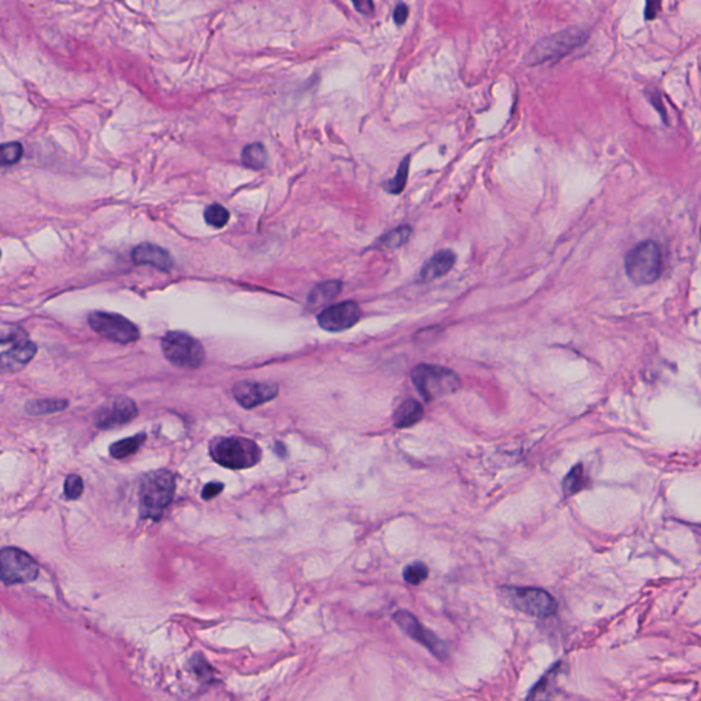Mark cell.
Returning <instances> with one entry per match:
<instances>
[{"label": "cell", "mask_w": 701, "mask_h": 701, "mask_svg": "<svg viewBox=\"0 0 701 701\" xmlns=\"http://www.w3.org/2000/svg\"><path fill=\"white\" fill-rule=\"evenodd\" d=\"M176 492V478L170 471L158 470L147 474L140 486V515L159 520Z\"/></svg>", "instance_id": "cell-1"}, {"label": "cell", "mask_w": 701, "mask_h": 701, "mask_svg": "<svg viewBox=\"0 0 701 701\" xmlns=\"http://www.w3.org/2000/svg\"><path fill=\"white\" fill-rule=\"evenodd\" d=\"M261 454L258 444L244 437H218L210 444L214 462L226 468H252L261 461Z\"/></svg>", "instance_id": "cell-2"}, {"label": "cell", "mask_w": 701, "mask_h": 701, "mask_svg": "<svg viewBox=\"0 0 701 701\" xmlns=\"http://www.w3.org/2000/svg\"><path fill=\"white\" fill-rule=\"evenodd\" d=\"M627 277L636 285H651L661 273V251L652 240L633 247L625 258Z\"/></svg>", "instance_id": "cell-3"}, {"label": "cell", "mask_w": 701, "mask_h": 701, "mask_svg": "<svg viewBox=\"0 0 701 701\" xmlns=\"http://www.w3.org/2000/svg\"><path fill=\"white\" fill-rule=\"evenodd\" d=\"M411 378L424 400L431 402L455 393L461 386L458 374L450 369L434 365L417 366Z\"/></svg>", "instance_id": "cell-4"}, {"label": "cell", "mask_w": 701, "mask_h": 701, "mask_svg": "<svg viewBox=\"0 0 701 701\" xmlns=\"http://www.w3.org/2000/svg\"><path fill=\"white\" fill-rule=\"evenodd\" d=\"M162 351L169 362L184 369H197L206 359L199 340L184 331H169L162 338Z\"/></svg>", "instance_id": "cell-5"}, {"label": "cell", "mask_w": 701, "mask_h": 701, "mask_svg": "<svg viewBox=\"0 0 701 701\" xmlns=\"http://www.w3.org/2000/svg\"><path fill=\"white\" fill-rule=\"evenodd\" d=\"M39 564L25 551L7 547L0 550V581L7 585L28 584L39 577Z\"/></svg>", "instance_id": "cell-6"}, {"label": "cell", "mask_w": 701, "mask_h": 701, "mask_svg": "<svg viewBox=\"0 0 701 701\" xmlns=\"http://www.w3.org/2000/svg\"><path fill=\"white\" fill-rule=\"evenodd\" d=\"M503 592L506 595V599L523 613L537 618H548L558 611V603L555 597L541 588L511 586L504 588Z\"/></svg>", "instance_id": "cell-7"}, {"label": "cell", "mask_w": 701, "mask_h": 701, "mask_svg": "<svg viewBox=\"0 0 701 701\" xmlns=\"http://www.w3.org/2000/svg\"><path fill=\"white\" fill-rule=\"evenodd\" d=\"M88 322L97 334L118 344H131L140 337L138 327L119 314L96 311L88 317Z\"/></svg>", "instance_id": "cell-8"}, {"label": "cell", "mask_w": 701, "mask_h": 701, "mask_svg": "<svg viewBox=\"0 0 701 701\" xmlns=\"http://www.w3.org/2000/svg\"><path fill=\"white\" fill-rule=\"evenodd\" d=\"M393 620L399 627L407 633L413 640L420 643L426 650H429L437 659L444 660L448 654V647L444 641L436 637L429 629H426L421 622L409 611H397L393 613Z\"/></svg>", "instance_id": "cell-9"}, {"label": "cell", "mask_w": 701, "mask_h": 701, "mask_svg": "<svg viewBox=\"0 0 701 701\" xmlns=\"http://www.w3.org/2000/svg\"><path fill=\"white\" fill-rule=\"evenodd\" d=\"M585 39L586 35L584 32L568 29L537 43L533 48L530 56L534 63L545 62L548 59H558L559 56H563L567 52L572 51L574 48L581 46Z\"/></svg>", "instance_id": "cell-10"}, {"label": "cell", "mask_w": 701, "mask_h": 701, "mask_svg": "<svg viewBox=\"0 0 701 701\" xmlns=\"http://www.w3.org/2000/svg\"><path fill=\"white\" fill-rule=\"evenodd\" d=\"M361 317V307L355 302H344L325 308L318 315V324L324 330L337 333L355 327Z\"/></svg>", "instance_id": "cell-11"}, {"label": "cell", "mask_w": 701, "mask_h": 701, "mask_svg": "<svg viewBox=\"0 0 701 701\" xmlns=\"http://www.w3.org/2000/svg\"><path fill=\"white\" fill-rule=\"evenodd\" d=\"M234 399L244 409H254L273 400L279 395V386L273 382L242 381L233 386Z\"/></svg>", "instance_id": "cell-12"}, {"label": "cell", "mask_w": 701, "mask_h": 701, "mask_svg": "<svg viewBox=\"0 0 701 701\" xmlns=\"http://www.w3.org/2000/svg\"><path fill=\"white\" fill-rule=\"evenodd\" d=\"M138 417V407L133 400L128 397H117L104 404L96 414L94 422L101 429H113L115 426L128 423Z\"/></svg>", "instance_id": "cell-13"}, {"label": "cell", "mask_w": 701, "mask_h": 701, "mask_svg": "<svg viewBox=\"0 0 701 701\" xmlns=\"http://www.w3.org/2000/svg\"><path fill=\"white\" fill-rule=\"evenodd\" d=\"M35 354L36 345L25 336L13 337V347L0 352V373H15L24 369Z\"/></svg>", "instance_id": "cell-14"}, {"label": "cell", "mask_w": 701, "mask_h": 701, "mask_svg": "<svg viewBox=\"0 0 701 701\" xmlns=\"http://www.w3.org/2000/svg\"><path fill=\"white\" fill-rule=\"evenodd\" d=\"M132 259L138 265H149L162 272H169L173 267V258L159 245L142 242L132 252Z\"/></svg>", "instance_id": "cell-15"}, {"label": "cell", "mask_w": 701, "mask_h": 701, "mask_svg": "<svg viewBox=\"0 0 701 701\" xmlns=\"http://www.w3.org/2000/svg\"><path fill=\"white\" fill-rule=\"evenodd\" d=\"M456 262V255L450 249H443L434 254L422 267L421 280L433 281L445 276L452 270Z\"/></svg>", "instance_id": "cell-16"}, {"label": "cell", "mask_w": 701, "mask_h": 701, "mask_svg": "<svg viewBox=\"0 0 701 701\" xmlns=\"http://www.w3.org/2000/svg\"><path fill=\"white\" fill-rule=\"evenodd\" d=\"M423 417V409L417 400H406L400 404V407L395 411L393 421L396 427L404 429L417 424Z\"/></svg>", "instance_id": "cell-17"}, {"label": "cell", "mask_w": 701, "mask_h": 701, "mask_svg": "<svg viewBox=\"0 0 701 701\" xmlns=\"http://www.w3.org/2000/svg\"><path fill=\"white\" fill-rule=\"evenodd\" d=\"M341 290V282L338 281H327L324 283H320L308 296V307L315 310L324 304L333 300Z\"/></svg>", "instance_id": "cell-18"}, {"label": "cell", "mask_w": 701, "mask_h": 701, "mask_svg": "<svg viewBox=\"0 0 701 701\" xmlns=\"http://www.w3.org/2000/svg\"><path fill=\"white\" fill-rule=\"evenodd\" d=\"M69 403L66 400H53V399H46V400H31L26 403L25 410L29 415L40 417V415H49L55 413H60L65 409H67Z\"/></svg>", "instance_id": "cell-19"}, {"label": "cell", "mask_w": 701, "mask_h": 701, "mask_svg": "<svg viewBox=\"0 0 701 701\" xmlns=\"http://www.w3.org/2000/svg\"><path fill=\"white\" fill-rule=\"evenodd\" d=\"M145 438H147V436L144 433H140V434H136L133 437H128V438L119 440V441L114 443L110 447V454L115 459L128 458V456L133 455L135 452H138V450L142 445V443L145 441Z\"/></svg>", "instance_id": "cell-20"}, {"label": "cell", "mask_w": 701, "mask_h": 701, "mask_svg": "<svg viewBox=\"0 0 701 701\" xmlns=\"http://www.w3.org/2000/svg\"><path fill=\"white\" fill-rule=\"evenodd\" d=\"M242 163L249 169H263L267 163L266 148L261 142H254L247 145L241 154Z\"/></svg>", "instance_id": "cell-21"}, {"label": "cell", "mask_w": 701, "mask_h": 701, "mask_svg": "<svg viewBox=\"0 0 701 701\" xmlns=\"http://www.w3.org/2000/svg\"><path fill=\"white\" fill-rule=\"evenodd\" d=\"M411 233H413V229L410 226H407V225L399 226V228L390 231L389 233L382 236L379 238V245L384 248H389V249L399 248L409 241Z\"/></svg>", "instance_id": "cell-22"}, {"label": "cell", "mask_w": 701, "mask_h": 701, "mask_svg": "<svg viewBox=\"0 0 701 701\" xmlns=\"http://www.w3.org/2000/svg\"><path fill=\"white\" fill-rule=\"evenodd\" d=\"M561 664H556L554 667V670H551L544 678H541V681L533 688V691L530 692L529 698L526 701H550L551 699V685L554 682V674L556 673V670L559 668Z\"/></svg>", "instance_id": "cell-23"}, {"label": "cell", "mask_w": 701, "mask_h": 701, "mask_svg": "<svg viewBox=\"0 0 701 701\" xmlns=\"http://www.w3.org/2000/svg\"><path fill=\"white\" fill-rule=\"evenodd\" d=\"M229 218H231L229 211L224 206H221L218 203L208 206L206 208V211H204V220H206V222L210 226H214L217 229L224 228L229 222Z\"/></svg>", "instance_id": "cell-24"}, {"label": "cell", "mask_w": 701, "mask_h": 701, "mask_svg": "<svg viewBox=\"0 0 701 701\" xmlns=\"http://www.w3.org/2000/svg\"><path fill=\"white\" fill-rule=\"evenodd\" d=\"M409 169H410V156H407L406 159H403V162L400 163V166L397 169L396 176L390 181L386 183L385 189L389 193L399 195V193H402L404 190V187L407 184V179H409Z\"/></svg>", "instance_id": "cell-25"}, {"label": "cell", "mask_w": 701, "mask_h": 701, "mask_svg": "<svg viewBox=\"0 0 701 701\" xmlns=\"http://www.w3.org/2000/svg\"><path fill=\"white\" fill-rule=\"evenodd\" d=\"M24 147L19 142H7L0 145V166H13L22 158Z\"/></svg>", "instance_id": "cell-26"}, {"label": "cell", "mask_w": 701, "mask_h": 701, "mask_svg": "<svg viewBox=\"0 0 701 701\" xmlns=\"http://www.w3.org/2000/svg\"><path fill=\"white\" fill-rule=\"evenodd\" d=\"M584 488V468L582 465H577L572 468L563 481V489L566 495H574Z\"/></svg>", "instance_id": "cell-27"}, {"label": "cell", "mask_w": 701, "mask_h": 701, "mask_svg": "<svg viewBox=\"0 0 701 701\" xmlns=\"http://www.w3.org/2000/svg\"><path fill=\"white\" fill-rule=\"evenodd\" d=\"M429 575V568L424 563L415 561L409 564L403 571V578L410 585H420Z\"/></svg>", "instance_id": "cell-28"}, {"label": "cell", "mask_w": 701, "mask_h": 701, "mask_svg": "<svg viewBox=\"0 0 701 701\" xmlns=\"http://www.w3.org/2000/svg\"><path fill=\"white\" fill-rule=\"evenodd\" d=\"M84 492L83 478L77 474H70L65 481V495L69 500L79 499Z\"/></svg>", "instance_id": "cell-29"}, {"label": "cell", "mask_w": 701, "mask_h": 701, "mask_svg": "<svg viewBox=\"0 0 701 701\" xmlns=\"http://www.w3.org/2000/svg\"><path fill=\"white\" fill-rule=\"evenodd\" d=\"M192 663V667H193V671L203 679H208V678H213V667L207 663V660L204 659V656H200V654H195L190 660Z\"/></svg>", "instance_id": "cell-30"}, {"label": "cell", "mask_w": 701, "mask_h": 701, "mask_svg": "<svg viewBox=\"0 0 701 701\" xmlns=\"http://www.w3.org/2000/svg\"><path fill=\"white\" fill-rule=\"evenodd\" d=\"M222 490H224V484H221V482H211V484H207L204 486V489L201 492V497L204 500H211L215 496H218Z\"/></svg>", "instance_id": "cell-31"}, {"label": "cell", "mask_w": 701, "mask_h": 701, "mask_svg": "<svg viewBox=\"0 0 701 701\" xmlns=\"http://www.w3.org/2000/svg\"><path fill=\"white\" fill-rule=\"evenodd\" d=\"M409 14H410L409 13V7L404 3H400V4L396 6V8L393 11V19H395V22L397 25H403L407 21Z\"/></svg>", "instance_id": "cell-32"}, {"label": "cell", "mask_w": 701, "mask_h": 701, "mask_svg": "<svg viewBox=\"0 0 701 701\" xmlns=\"http://www.w3.org/2000/svg\"><path fill=\"white\" fill-rule=\"evenodd\" d=\"M660 8H661V3H657V1H650V3L647 4V7H645V18H647L648 21H652V19H654V18L657 17V14H659Z\"/></svg>", "instance_id": "cell-33"}, {"label": "cell", "mask_w": 701, "mask_h": 701, "mask_svg": "<svg viewBox=\"0 0 701 701\" xmlns=\"http://www.w3.org/2000/svg\"><path fill=\"white\" fill-rule=\"evenodd\" d=\"M354 6L362 14H372L374 10V4L372 1H355Z\"/></svg>", "instance_id": "cell-34"}, {"label": "cell", "mask_w": 701, "mask_h": 701, "mask_svg": "<svg viewBox=\"0 0 701 701\" xmlns=\"http://www.w3.org/2000/svg\"><path fill=\"white\" fill-rule=\"evenodd\" d=\"M0 258H1V252H0Z\"/></svg>", "instance_id": "cell-35"}]
</instances>
